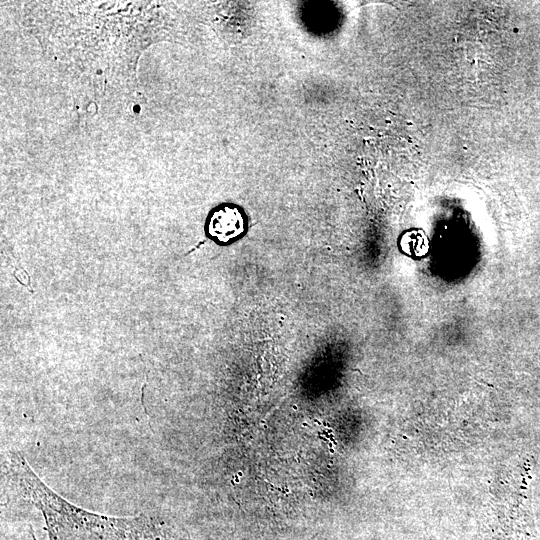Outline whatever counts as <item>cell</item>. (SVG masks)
Wrapping results in <instances>:
<instances>
[{
	"label": "cell",
	"instance_id": "6da1fadb",
	"mask_svg": "<svg viewBox=\"0 0 540 540\" xmlns=\"http://www.w3.org/2000/svg\"><path fill=\"white\" fill-rule=\"evenodd\" d=\"M10 468L23 496L43 514L48 540H160L148 514L113 517L80 508L47 486L19 453L10 456Z\"/></svg>",
	"mask_w": 540,
	"mask_h": 540
},
{
	"label": "cell",
	"instance_id": "7a4b0ae2",
	"mask_svg": "<svg viewBox=\"0 0 540 540\" xmlns=\"http://www.w3.org/2000/svg\"><path fill=\"white\" fill-rule=\"evenodd\" d=\"M249 229L245 209L236 203L222 202L212 207L204 222V234L218 246H230L244 238Z\"/></svg>",
	"mask_w": 540,
	"mask_h": 540
}]
</instances>
